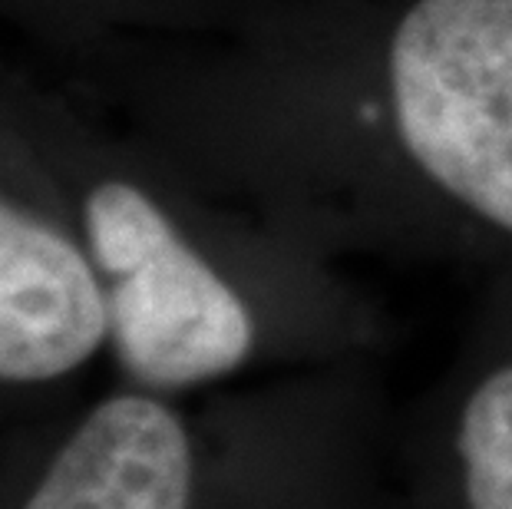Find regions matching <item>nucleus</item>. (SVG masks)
<instances>
[{"mask_svg": "<svg viewBox=\"0 0 512 509\" xmlns=\"http://www.w3.org/2000/svg\"><path fill=\"white\" fill-rule=\"evenodd\" d=\"M0 106L86 248L123 384L182 397L384 357L390 314L351 262L205 186L133 126L7 77Z\"/></svg>", "mask_w": 512, "mask_h": 509, "instance_id": "nucleus-1", "label": "nucleus"}, {"mask_svg": "<svg viewBox=\"0 0 512 509\" xmlns=\"http://www.w3.org/2000/svg\"><path fill=\"white\" fill-rule=\"evenodd\" d=\"M123 384L86 407L20 509H387L384 371L347 361L185 407Z\"/></svg>", "mask_w": 512, "mask_h": 509, "instance_id": "nucleus-2", "label": "nucleus"}, {"mask_svg": "<svg viewBox=\"0 0 512 509\" xmlns=\"http://www.w3.org/2000/svg\"><path fill=\"white\" fill-rule=\"evenodd\" d=\"M103 351L100 281L53 179L0 106V384H60Z\"/></svg>", "mask_w": 512, "mask_h": 509, "instance_id": "nucleus-3", "label": "nucleus"}, {"mask_svg": "<svg viewBox=\"0 0 512 509\" xmlns=\"http://www.w3.org/2000/svg\"><path fill=\"white\" fill-rule=\"evenodd\" d=\"M407 509H512V265L483 275L460 344L394 424Z\"/></svg>", "mask_w": 512, "mask_h": 509, "instance_id": "nucleus-4", "label": "nucleus"}, {"mask_svg": "<svg viewBox=\"0 0 512 509\" xmlns=\"http://www.w3.org/2000/svg\"><path fill=\"white\" fill-rule=\"evenodd\" d=\"M268 0H0L63 47L103 57L133 43L199 40L238 30Z\"/></svg>", "mask_w": 512, "mask_h": 509, "instance_id": "nucleus-5", "label": "nucleus"}]
</instances>
